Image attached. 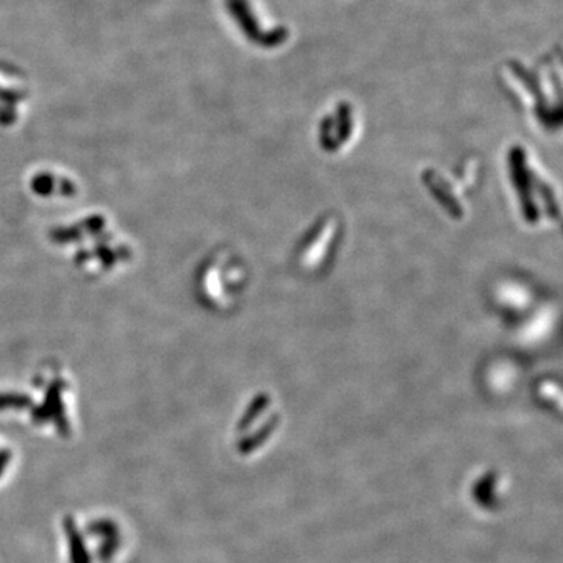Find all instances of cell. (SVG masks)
Returning <instances> with one entry per match:
<instances>
[{
	"mask_svg": "<svg viewBox=\"0 0 563 563\" xmlns=\"http://www.w3.org/2000/svg\"><path fill=\"white\" fill-rule=\"evenodd\" d=\"M0 415L41 437L72 439L78 429L76 380L61 363H42L27 386L0 390Z\"/></svg>",
	"mask_w": 563,
	"mask_h": 563,
	"instance_id": "cell-1",
	"label": "cell"
},
{
	"mask_svg": "<svg viewBox=\"0 0 563 563\" xmlns=\"http://www.w3.org/2000/svg\"><path fill=\"white\" fill-rule=\"evenodd\" d=\"M49 241L69 259L78 273L89 279L123 273L137 257L131 241L102 212L86 213L54 227L49 233Z\"/></svg>",
	"mask_w": 563,
	"mask_h": 563,
	"instance_id": "cell-2",
	"label": "cell"
},
{
	"mask_svg": "<svg viewBox=\"0 0 563 563\" xmlns=\"http://www.w3.org/2000/svg\"><path fill=\"white\" fill-rule=\"evenodd\" d=\"M132 545L131 526L112 510L66 512L57 522L61 563H125Z\"/></svg>",
	"mask_w": 563,
	"mask_h": 563,
	"instance_id": "cell-3",
	"label": "cell"
},
{
	"mask_svg": "<svg viewBox=\"0 0 563 563\" xmlns=\"http://www.w3.org/2000/svg\"><path fill=\"white\" fill-rule=\"evenodd\" d=\"M29 186L36 197L41 199H66L76 196L78 186L76 178L66 176L59 169H36L29 180Z\"/></svg>",
	"mask_w": 563,
	"mask_h": 563,
	"instance_id": "cell-4",
	"label": "cell"
},
{
	"mask_svg": "<svg viewBox=\"0 0 563 563\" xmlns=\"http://www.w3.org/2000/svg\"><path fill=\"white\" fill-rule=\"evenodd\" d=\"M504 493L503 477L495 471H486L471 484V498L480 509L488 510V512L501 509L504 501Z\"/></svg>",
	"mask_w": 563,
	"mask_h": 563,
	"instance_id": "cell-5",
	"label": "cell"
},
{
	"mask_svg": "<svg viewBox=\"0 0 563 563\" xmlns=\"http://www.w3.org/2000/svg\"><path fill=\"white\" fill-rule=\"evenodd\" d=\"M19 467L18 449L12 441L0 437V488L12 482L13 476L16 475Z\"/></svg>",
	"mask_w": 563,
	"mask_h": 563,
	"instance_id": "cell-6",
	"label": "cell"
}]
</instances>
